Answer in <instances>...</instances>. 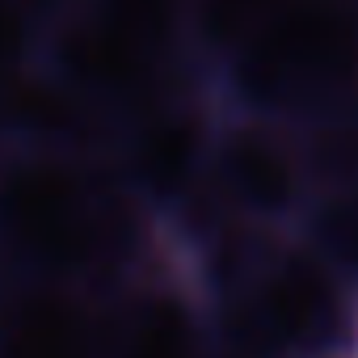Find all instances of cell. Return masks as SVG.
Masks as SVG:
<instances>
[{"label": "cell", "instance_id": "6da1fadb", "mask_svg": "<svg viewBox=\"0 0 358 358\" xmlns=\"http://www.w3.org/2000/svg\"><path fill=\"white\" fill-rule=\"evenodd\" d=\"M241 110L320 118L358 101V0H278L211 76Z\"/></svg>", "mask_w": 358, "mask_h": 358}, {"label": "cell", "instance_id": "7a4b0ae2", "mask_svg": "<svg viewBox=\"0 0 358 358\" xmlns=\"http://www.w3.org/2000/svg\"><path fill=\"white\" fill-rule=\"evenodd\" d=\"M0 224L43 262H80L106 236V207L59 156H26L0 177Z\"/></svg>", "mask_w": 358, "mask_h": 358}, {"label": "cell", "instance_id": "3957f363", "mask_svg": "<svg viewBox=\"0 0 358 358\" xmlns=\"http://www.w3.org/2000/svg\"><path fill=\"white\" fill-rule=\"evenodd\" d=\"M215 173L232 203L249 207L253 215H282L303 190L308 156L287 143L270 114L245 110V122L220 135Z\"/></svg>", "mask_w": 358, "mask_h": 358}, {"label": "cell", "instance_id": "277c9868", "mask_svg": "<svg viewBox=\"0 0 358 358\" xmlns=\"http://www.w3.org/2000/svg\"><path fill=\"white\" fill-rule=\"evenodd\" d=\"M207 148L203 114L190 97H182L169 85H160L152 97L139 101L135 135H131V173L152 194H177L199 169Z\"/></svg>", "mask_w": 358, "mask_h": 358}, {"label": "cell", "instance_id": "5b68a950", "mask_svg": "<svg viewBox=\"0 0 358 358\" xmlns=\"http://www.w3.org/2000/svg\"><path fill=\"white\" fill-rule=\"evenodd\" d=\"M278 0H182L186 55L199 76H215Z\"/></svg>", "mask_w": 358, "mask_h": 358}, {"label": "cell", "instance_id": "8992f818", "mask_svg": "<svg viewBox=\"0 0 358 358\" xmlns=\"http://www.w3.org/2000/svg\"><path fill=\"white\" fill-rule=\"evenodd\" d=\"M266 320L282 341L320 345L337 333V295L312 266H287L266 291Z\"/></svg>", "mask_w": 358, "mask_h": 358}, {"label": "cell", "instance_id": "52a82bcc", "mask_svg": "<svg viewBox=\"0 0 358 358\" xmlns=\"http://www.w3.org/2000/svg\"><path fill=\"white\" fill-rule=\"evenodd\" d=\"M13 358H89L76 316L59 299H34L13 324Z\"/></svg>", "mask_w": 358, "mask_h": 358}, {"label": "cell", "instance_id": "ba28073f", "mask_svg": "<svg viewBox=\"0 0 358 358\" xmlns=\"http://www.w3.org/2000/svg\"><path fill=\"white\" fill-rule=\"evenodd\" d=\"M51 5L55 0H0V89L38 59Z\"/></svg>", "mask_w": 358, "mask_h": 358}, {"label": "cell", "instance_id": "9c48e42d", "mask_svg": "<svg viewBox=\"0 0 358 358\" xmlns=\"http://www.w3.org/2000/svg\"><path fill=\"white\" fill-rule=\"evenodd\" d=\"M316 232L337 262L358 270V186H341V194L320 211Z\"/></svg>", "mask_w": 358, "mask_h": 358}, {"label": "cell", "instance_id": "30bf717a", "mask_svg": "<svg viewBox=\"0 0 358 358\" xmlns=\"http://www.w3.org/2000/svg\"><path fill=\"white\" fill-rule=\"evenodd\" d=\"M131 358H190V341H186V320L177 316V308L156 303L131 345Z\"/></svg>", "mask_w": 358, "mask_h": 358}]
</instances>
